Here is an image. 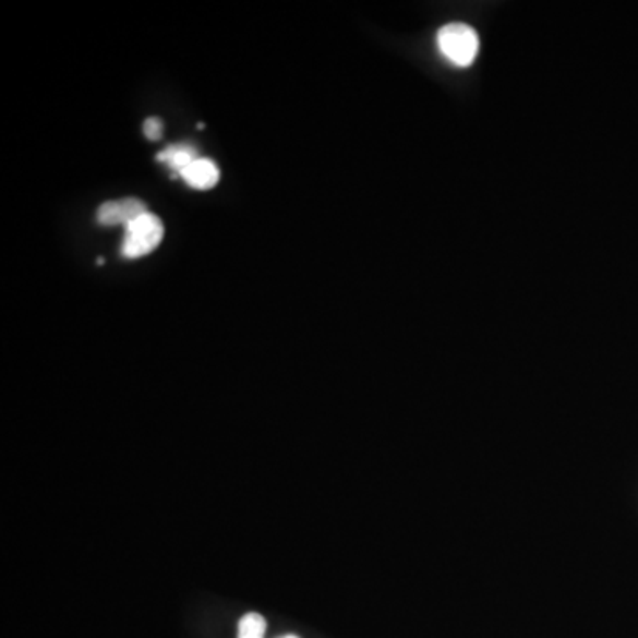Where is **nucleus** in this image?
Here are the masks:
<instances>
[{
  "label": "nucleus",
  "instance_id": "1",
  "mask_svg": "<svg viewBox=\"0 0 638 638\" xmlns=\"http://www.w3.org/2000/svg\"><path fill=\"white\" fill-rule=\"evenodd\" d=\"M442 56L454 67H470L479 53V36L470 25L447 24L436 34Z\"/></svg>",
  "mask_w": 638,
  "mask_h": 638
},
{
  "label": "nucleus",
  "instance_id": "2",
  "mask_svg": "<svg viewBox=\"0 0 638 638\" xmlns=\"http://www.w3.org/2000/svg\"><path fill=\"white\" fill-rule=\"evenodd\" d=\"M164 224L155 213L147 212L133 220L130 226L124 227L123 243H121V254L127 260H139L144 255L152 254L156 246L160 245L164 240Z\"/></svg>",
  "mask_w": 638,
  "mask_h": 638
},
{
  "label": "nucleus",
  "instance_id": "3",
  "mask_svg": "<svg viewBox=\"0 0 638 638\" xmlns=\"http://www.w3.org/2000/svg\"><path fill=\"white\" fill-rule=\"evenodd\" d=\"M149 212L146 204L137 197H123L109 201L99 206L96 212V222L99 226L128 227L133 220H137L144 213Z\"/></svg>",
  "mask_w": 638,
  "mask_h": 638
},
{
  "label": "nucleus",
  "instance_id": "4",
  "mask_svg": "<svg viewBox=\"0 0 638 638\" xmlns=\"http://www.w3.org/2000/svg\"><path fill=\"white\" fill-rule=\"evenodd\" d=\"M180 178L192 189L209 190L220 180V170L209 158H197L192 166L181 172Z\"/></svg>",
  "mask_w": 638,
  "mask_h": 638
},
{
  "label": "nucleus",
  "instance_id": "5",
  "mask_svg": "<svg viewBox=\"0 0 638 638\" xmlns=\"http://www.w3.org/2000/svg\"><path fill=\"white\" fill-rule=\"evenodd\" d=\"M197 158V152H195L194 147L184 146V144L166 147L164 152L156 155V160L174 170V178L180 176L186 167L192 166Z\"/></svg>",
  "mask_w": 638,
  "mask_h": 638
},
{
  "label": "nucleus",
  "instance_id": "6",
  "mask_svg": "<svg viewBox=\"0 0 638 638\" xmlns=\"http://www.w3.org/2000/svg\"><path fill=\"white\" fill-rule=\"evenodd\" d=\"M266 621L263 615L251 614L243 615L238 626V638H265Z\"/></svg>",
  "mask_w": 638,
  "mask_h": 638
},
{
  "label": "nucleus",
  "instance_id": "7",
  "mask_svg": "<svg viewBox=\"0 0 638 638\" xmlns=\"http://www.w3.org/2000/svg\"><path fill=\"white\" fill-rule=\"evenodd\" d=\"M161 133H164V124H161L160 119H146V123H144V135H146L147 141H160Z\"/></svg>",
  "mask_w": 638,
  "mask_h": 638
},
{
  "label": "nucleus",
  "instance_id": "8",
  "mask_svg": "<svg viewBox=\"0 0 638 638\" xmlns=\"http://www.w3.org/2000/svg\"><path fill=\"white\" fill-rule=\"evenodd\" d=\"M282 638H298V637H294V635H288V637H282Z\"/></svg>",
  "mask_w": 638,
  "mask_h": 638
}]
</instances>
